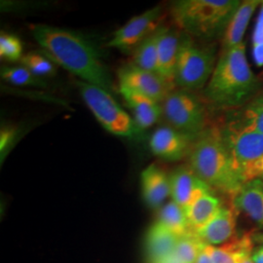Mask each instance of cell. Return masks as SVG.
<instances>
[{
    "instance_id": "cell-29",
    "label": "cell",
    "mask_w": 263,
    "mask_h": 263,
    "mask_svg": "<svg viewBox=\"0 0 263 263\" xmlns=\"http://www.w3.org/2000/svg\"><path fill=\"white\" fill-rule=\"evenodd\" d=\"M17 136L16 130L13 128H3L0 133V151H1V159H3L4 153L12 146L14 139Z\"/></svg>"
},
{
    "instance_id": "cell-34",
    "label": "cell",
    "mask_w": 263,
    "mask_h": 263,
    "mask_svg": "<svg viewBox=\"0 0 263 263\" xmlns=\"http://www.w3.org/2000/svg\"><path fill=\"white\" fill-rule=\"evenodd\" d=\"M253 236H254V242L255 241H258V242H263V232L262 233H254V234H253Z\"/></svg>"
},
{
    "instance_id": "cell-21",
    "label": "cell",
    "mask_w": 263,
    "mask_h": 263,
    "mask_svg": "<svg viewBox=\"0 0 263 263\" xmlns=\"http://www.w3.org/2000/svg\"><path fill=\"white\" fill-rule=\"evenodd\" d=\"M221 208L222 204L214 192L199 198L193 204L186 208L184 211L191 232L193 233L209 223L217 215Z\"/></svg>"
},
{
    "instance_id": "cell-22",
    "label": "cell",
    "mask_w": 263,
    "mask_h": 263,
    "mask_svg": "<svg viewBox=\"0 0 263 263\" xmlns=\"http://www.w3.org/2000/svg\"><path fill=\"white\" fill-rule=\"evenodd\" d=\"M157 221L179 237H184L192 233L184 209L174 201H171L160 209Z\"/></svg>"
},
{
    "instance_id": "cell-10",
    "label": "cell",
    "mask_w": 263,
    "mask_h": 263,
    "mask_svg": "<svg viewBox=\"0 0 263 263\" xmlns=\"http://www.w3.org/2000/svg\"><path fill=\"white\" fill-rule=\"evenodd\" d=\"M119 87H124L147 96L160 104L176 89L158 73L140 68L133 64L124 66L118 71Z\"/></svg>"
},
{
    "instance_id": "cell-30",
    "label": "cell",
    "mask_w": 263,
    "mask_h": 263,
    "mask_svg": "<svg viewBox=\"0 0 263 263\" xmlns=\"http://www.w3.org/2000/svg\"><path fill=\"white\" fill-rule=\"evenodd\" d=\"M255 179H260L263 181V156L257 160L248 171L247 177H246V182Z\"/></svg>"
},
{
    "instance_id": "cell-31",
    "label": "cell",
    "mask_w": 263,
    "mask_h": 263,
    "mask_svg": "<svg viewBox=\"0 0 263 263\" xmlns=\"http://www.w3.org/2000/svg\"><path fill=\"white\" fill-rule=\"evenodd\" d=\"M254 249V236H253V240H251L248 244L246 245V247H245L244 250H243L240 263H254L253 255H252Z\"/></svg>"
},
{
    "instance_id": "cell-28",
    "label": "cell",
    "mask_w": 263,
    "mask_h": 263,
    "mask_svg": "<svg viewBox=\"0 0 263 263\" xmlns=\"http://www.w3.org/2000/svg\"><path fill=\"white\" fill-rule=\"evenodd\" d=\"M24 46L18 36L3 32L0 33V58L8 62H18L24 57Z\"/></svg>"
},
{
    "instance_id": "cell-9",
    "label": "cell",
    "mask_w": 263,
    "mask_h": 263,
    "mask_svg": "<svg viewBox=\"0 0 263 263\" xmlns=\"http://www.w3.org/2000/svg\"><path fill=\"white\" fill-rule=\"evenodd\" d=\"M163 18L164 14L161 6L146 10L115 30L106 46L133 54L136 48L162 27Z\"/></svg>"
},
{
    "instance_id": "cell-11",
    "label": "cell",
    "mask_w": 263,
    "mask_h": 263,
    "mask_svg": "<svg viewBox=\"0 0 263 263\" xmlns=\"http://www.w3.org/2000/svg\"><path fill=\"white\" fill-rule=\"evenodd\" d=\"M171 198L184 210L199 198L214 191L189 166H180L170 175Z\"/></svg>"
},
{
    "instance_id": "cell-25",
    "label": "cell",
    "mask_w": 263,
    "mask_h": 263,
    "mask_svg": "<svg viewBox=\"0 0 263 263\" xmlns=\"http://www.w3.org/2000/svg\"><path fill=\"white\" fill-rule=\"evenodd\" d=\"M159 29L136 48L132 54L133 65L144 70L157 73Z\"/></svg>"
},
{
    "instance_id": "cell-27",
    "label": "cell",
    "mask_w": 263,
    "mask_h": 263,
    "mask_svg": "<svg viewBox=\"0 0 263 263\" xmlns=\"http://www.w3.org/2000/svg\"><path fill=\"white\" fill-rule=\"evenodd\" d=\"M2 80L15 86H32L45 87L46 84L37 76L32 74L28 69L23 66H2L0 69Z\"/></svg>"
},
{
    "instance_id": "cell-1",
    "label": "cell",
    "mask_w": 263,
    "mask_h": 263,
    "mask_svg": "<svg viewBox=\"0 0 263 263\" xmlns=\"http://www.w3.org/2000/svg\"><path fill=\"white\" fill-rule=\"evenodd\" d=\"M29 31L43 53L56 65L77 76L80 81L112 92L109 72L88 39L70 29L45 24L30 25Z\"/></svg>"
},
{
    "instance_id": "cell-6",
    "label": "cell",
    "mask_w": 263,
    "mask_h": 263,
    "mask_svg": "<svg viewBox=\"0 0 263 263\" xmlns=\"http://www.w3.org/2000/svg\"><path fill=\"white\" fill-rule=\"evenodd\" d=\"M169 127L194 141L208 128L206 104L195 92L176 88L161 104Z\"/></svg>"
},
{
    "instance_id": "cell-5",
    "label": "cell",
    "mask_w": 263,
    "mask_h": 263,
    "mask_svg": "<svg viewBox=\"0 0 263 263\" xmlns=\"http://www.w3.org/2000/svg\"><path fill=\"white\" fill-rule=\"evenodd\" d=\"M217 46L182 32L174 82L176 88L195 92L205 89L217 63Z\"/></svg>"
},
{
    "instance_id": "cell-26",
    "label": "cell",
    "mask_w": 263,
    "mask_h": 263,
    "mask_svg": "<svg viewBox=\"0 0 263 263\" xmlns=\"http://www.w3.org/2000/svg\"><path fill=\"white\" fill-rule=\"evenodd\" d=\"M21 65L28 69L32 74L42 77H51L57 74V65L45 54L29 52L20 61Z\"/></svg>"
},
{
    "instance_id": "cell-14",
    "label": "cell",
    "mask_w": 263,
    "mask_h": 263,
    "mask_svg": "<svg viewBox=\"0 0 263 263\" xmlns=\"http://www.w3.org/2000/svg\"><path fill=\"white\" fill-rule=\"evenodd\" d=\"M181 34L182 31L176 27L162 26L159 29L157 73L171 84L175 85L174 77Z\"/></svg>"
},
{
    "instance_id": "cell-17",
    "label": "cell",
    "mask_w": 263,
    "mask_h": 263,
    "mask_svg": "<svg viewBox=\"0 0 263 263\" xmlns=\"http://www.w3.org/2000/svg\"><path fill=\"white\" fill-rule=\"evenodd\" d=\"M232 207L239 214H244L258 228L263 229V181L252 179L244 183L232 198Z\"/></svg>"
},
{
    "instance_id": "cell-12",
    "label": "cell",
    "mask_w": 263,
    "mask_h": 263,
    "mask_svg": "<svg viewBox=\"0 0 263 263\" xmlns=\"http://www.w3.org/2000/svg\"><path fill=\"white\" fill-rule=\"evenodd\" d=\"M193 141L184 134L169 126L161 127L153 133L149 141L152 153L166 161H179L188 156Z\"/></svg>"
},
{
    "instance_id": "cell-24",
    "label": "cell",
    "mask_w": 263,
    "mask_h": 263,
    "mask_svg": "<svg viewBox=\"0 0 263 263\" xmlns=\"http://www.w3.org/2000/svg\"><path fill=\"white\" fill-rule=\"evenodd\" d=\"M203 244L193 233L180 238L172 253L155 263H195Z\"/></svg>"
},
{
    "instance_id": "cell-7",
    "label": "cell",
    "mask_w": 263,
    "mask_h": 263,
    "mask_svg": "<svg viewBox=\"0 0 263 263\" xmlns=\"http://www.w3.org/2000/svg\"><path fill=\"white\" fill-rule=\"evenodd\" d=\"M82 100L104 129L118 137L130 138L140 133L131 116L126 112L110 92L96 85L77 81Z\"/></svg>"
},
{
    "instance_id": "cell-15",
    "label": "cell",
    "mask_w": 263,
    "mask_h": 263,
    "mask_svg": "<svg viewBox=\"0 0 263 263\" xmlns=\"http://www.w3.org/2000/svg\"><path fill=\"white\" fill-rule=\"evenodd\" d=\"M141 184L143 200L151 209H161L171 196L170 176L154 163L142 171Z\"/></svg>"
},
{
    "instance_id": "cell-8",
    "label": "cell",
    "mask_w": 263,
    "mask_h": 263,
    "mask_svg": "<svg viewBox=\"0 0 263 263\" xmlns=\"http://www.w3.org/2000/svg\"><path fill=\"white\" fill-rule=\"evenodd\" d=\"M218 127L236 169L246 182L248 171L263 156V134L242 128L227 118Z\"/></svg>"
},
{
    "instance_id": "cell-13",
    "label": "cell",
    "mask_w": 263,
    "mask_h": 263,
    "mask_svg": "<svg viewBox=\"0 0 263 263\" xmlns=\"http://www.w3.org/2000/svg\"><path fill=\"white\" fill-rule=\"evenodd\" d=\"M237 216L233 207L222 208L209 223L193 234L207 246H222L237 238Z\"/></svg>"
},
{
    "instance_id": "cell-16",
    "label": "cell",
    "mask_w": 263,
    "mask_h": 263,
    "mask_svg": "<svg viewBox=\"0 0 263 263\" xmlns=\"http://www.w3.org/2000/svg\"><path fill=\"white\" fill-rule=\"evenodd\" d=\"M119 92L130 107L133 120L140 131L151 128L159 120L163 113L160 103L128 88L119 87Z\"/></svg>"
},
{
    "instance_id": "cell-2",
    "label": "cell",
    "mask_w": 263,
    "mask_h": 263,
    "mask_svg": "<svg viewBox=\"0 0 263 263\" xmlns=\"http://www.w3.org/2000/svg\"><path fill=\"white\" fill-rule=\"evenodd\" d=\"M262 88V80L254 74L249 64L243 42L221 50L204 89V98L209 104L227 112L244 106Z\"/></svg>"
},
{
    "instance_id": "cell-23",
    "label": "cell",
    "mask_w": 263,
    "mask_h": 263,
    "mask_svg": "<svg viewBox=\"0 0 263 263\" xmlns=\"http://www.w3.org/2000/svg\"><path fill=\"white\" fill-rule=\"evenodd\" d=\"M253 240V234L247 233L237 237L222 246H207L208 252L213 263H240L246 245Z\"/></svg>"
},
{
    "instance_id": "cell-19",
    "label": "cell",
    "mask_w": 263,
    "mask_h": 263,
    "mask_svg": "<svg viewBox=\"0 0 263 263\" xmlns=\"http://www.w3.org/2000/svg\"><path fill=\"white\" fill-rule=\"evenodd\" d=\"M179 236L171 232L157 220L147 232L145 251L148 263H155L174 251L180 240Z\"/></svg>"
},
{
    "instance_id": "cell-32",
    "label": "cell",
    "mask_w": 263,
    "mask_h": 263,
    "mask_svg": "<svg viewBox=\"0 0 263 263\" xmlns=\"http://www.w3.org/2000/svg\"><path fill=\"white\" fill-rule=\"evenodd\" d=\"M252 255L254 263H263V242H260L259 246L254 248Z\"/></svg>"
},
{
    "instance_id": "cell-20",
    "label": "cell",
    "mask_w": 263,
    "mask_h": 263,
    "mask_svg": "<svg viewBox=\"0 0 263 263\" xmlns=\"http://www.w3.org/2000/svg\"><path fill=\"white\" fill-rule=\"evenodd\" d=\"M226 118L242 128L263 134V88L241 108L227 111Z\"/></svg>"
},
{
    "instance_id": "cell-3",
    "label": "cell",
    "mask_w": 263,
    "mask_h": 263,
    "mask_svg": "<svg viewBox=\"0 0 263 263\" xmlns=\"http://www.w3.org/2000/svg\"><path fill=\"white\" fill-rule=\"evenodd\" d=\"M188 166L213 191L231 199L244 185L218 126L208 127L193 141Z\"/></svg>"
},
{
    "instance_id": "cell-33",
    "label": "cell",
    "mask_w": 263,
    "mask_h": 263,
    "mask_svg": "<svg viewBox=\"0 0 263 263\" xmlns=\"http://www.w3.org/2000/svg\"><path fill=\"white\" fill-rule=\"evenodd\" d=\"M195 263H213L210 254L208 252L207 246L205 245L202 249V251L200 252V254L198 255L197 260Z\"/></svg>"
},
{
    "instance_id": "cell-4",
    "label": "cell",
    "mask_w": 263,
    "mask_h": 263,
    "mask_svg": "<svg viewBox=\"0 0 263 263\" xmlns=\"http://www.w3.org/2000/svg\"><path fill=\"white\" fill-rule=\"evenodd\" d=\"M240 0H178L171 6L177 27L192 37L211 42L222 38Z\"/></svg>"
},
{
    "instance_id": "cell-18",
    "label": "cell",
    "mask_w": 263,
    "mask_h": 263,
    "mask_svg": "<svg viewBox=\"0 0 263 263\" xmlns=\"http://www.w3.org/2000/svg\"><path fill=\"white\" fill-rule=\"evenodd\" d=\"M263 3L261 0H244L236 10L222 36V49L235 47L243 43L245 33L255 10Z\"/></svg>"
}]
</instances>
